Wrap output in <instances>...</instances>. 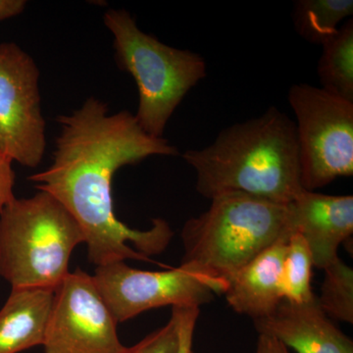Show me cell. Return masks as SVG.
<instances>
[{"mask_svg":"<svg viewBox=\"0 0 353 353\" xmlns=\"http://www.w3.org/2000/svg\"><path fill=\"white\" fill-rule=\"evenodd\" d=\"M190 353H196L194 352V350H192V352H190Z\"/></svg>","mask_w":353,"mask_h":353,"instance_id":"cell-23","label":"cell"},{"mask_svg":"<svg viewBox=\"0 0 353 353\" xmlns=\"http://www.w3.org/2000/svg\"><path fill=\"white\" fill-rule=\"evenodd\" d=\"M117 324L92 276L76 269L54 290L44 353H122Z\"/></svg>","mask_w":353,"mask_h":353,"instance_id":"cell-9","label":"cell"},{"mask_svg":"<svg viewBox=\"0 0 353 353\" xmlns=\"http://www.w3.org/2000/svg\"><path fill=\"white\" fill-rule=\"evenodd\" d=\"M318 303L331 319L353 323V270L339 257L324 269Z\"/></svg>","mask_w":353,"mask_h":353,"instance_id":"cell-17","label":"cell"},{"mask_svg":"<svg viewBox=\"0 0 353 353\" xmlns=\"http://www.w3.org/2000/svg\"><path fill=\"white\" fill-rule=\"evenodd\" d=\"M255 330L297 353H353V341L323 311L317 296L303 303L283 301L273 314L254 320Z\"/></svg>","mask_w":353,"mask_h":353,"instance_id":"cell-11","label":"cell"},{"mask_svg":"<svg viewBox=\"0 0 353 353\" xmlns=\"http://www.w3.org/2000/svg\"><path fill=\"white\" fill-rule=\"evenodd\" d=\"M54 290L12 289L0 310V353L43 345Z\"/></svg>","mask_w":353,"mask_h":353,"instance_id":"cell-13","label":"cell"},{"mask_svg":"<svg viewBox=\"0 0 353 353\" xmlns=\"http://www.w3.org/2000/svg\"><path fill=\"white\" fill-rule=\"evenodd\" d=\"M39 70L15 43H0V152L36 168L46 152Z\"/></svg>","mask_w":353,"mask_h":353,"instance_id":"cell-8","label":"cell"},{"mask_svg":"<svg viewBox=\"0 0 353 353\" xmlns=\"http://www.w3.org/2000/svg\"><path fill=\"white\" fill-rule=\"evenodd\" d=\"M61 127L53 161L29 176L41 192L54 196L73 215L85 234L88 259L95 266L126 260L150 261L166 250L174 236L161 218L139 231L121 222L114 211L116 172L150 157H176L164 138L146 134L129 111L109 114L108 104L90 97L80 108L57 118Z\"/></svg>","mask_w":353,"mask_h":353,"instance_id":"cell-1","label":"cell"},{"mask_svg":"<svg viewBox=\"0 0 353 353\" xmlns=\"http://www.w3.org/2000/svg\"><path fill=\"white\" fill-rule=\"evenodd\" d=\"M94 282L117 323L164 307H199L224 294L227 285L180 265L167 271H143L125 261L97 267Z\"/></svg>","mask_w":353,"mask_h":353,"instance_id":"cell-7","label":"cell"},{"mask_svg":"<svg viewBox=\"0 0 353 353\" xmlns=\"http://www.w3.org/2000/svg\"><path fill=\"white\" fill-rule=\"evenodd\" d=\"M12 164V159L0 152V213L9 202L15 199L13 192L15 172Z\"/></svg>","mask_w":353,"mask_h":353,"instance_id":"cell-20","label":"cell"},{"mask_svg":"<svg viewBox=\"0 0 353 353\" xmlns=\"http://www.w3.org/2000/svg\"><path fill=\"white\" fill-rule=\"evenodd\" d=\"M288 240L276 241L228 279L223 294L234 312L254 321L277 310L284 301L281 277Z\"/></svg>","mask_w":353,"mask_h":353,"instance_id":"cell-12","label":"cell"},{"mask_svg":"<svg viewBox=\"0 0 353 353\" xmlns=\"http://www.w3.org/2000/svg\"><path fill=\"white\" fill-rule=\"evenodd\" d=\"M25 0H0V21L10 19L25 10Z\"/></svg>","mask_w":353,"mask_h":353,"instance_id":"cell-22","label":"cell"},{"mask_svg":"<svg viewBox=\"0 0 353 353\" xmlns=\"http://www.w3.org/2000/svg\"><path fill=\"white\" fill-rule=\"evenodd\" d=\"M253 353H290V352L282 343L276 339L266 336V334H259L256 347Z\"/></svg>","mask_w":353,"mask_h":353,"instance_id":"cell-21","label":"cell"},{"mask_svg":"<svg viewBox=\"0 0 353 353\" xmlns=\"http://www.w3.org/2000/svg\"><path fill=\"white\" fill-rule=\"evenodd\" d=\"M296 117L301 183L315 192L340 176L353 175V102L308 83L290 88Z\"/></svg>","mask_w":353,"mask_h":353,"instance_id":"cell-6","label":"cell"},{"mask_svg":"<svg viewBox=\"0 0 353 353\" xmlns=\"http://www.w3.org/2000/svg\"><path fill=\"white\" fill-rule=\"evenodd\" d=\"M179 315L180 350L179 353H190L192 350L194 329L201 309L199 307H175Z\"/></svg>","mask_w":353,"mask_h":353,"instance_id":"cell-19","label":"cell"},{"mask_svg":"<svg viewBox=\"0 0 353 353\" xmlns=\"http://www.w3.org/2000/svg\"><path fill=\"white\" fill-rule=\"evenodd\" d=\"M290 206L294 231L307 243L314 266L324 270L339 259V248L352 236L353 196L303 190Z\"/></svg>","mask_w":353,"mask_h":353,"instance_id":"cell-10","label":"cell"},{"mask_svg":"<svg viewBox=\"0 0 353 353\" xmlns=\"http://www.w3.org/2000/svg\"><path fill=\"white\" fill-rule=\"evenodd\" d=\"M352 14V0H296L292 19L299 37L309 43L322 46Z\"/></svg>","mask_w":353,"mask_h":353,"instance_id":"cell-15","label":"cell"},{"mask_svg":"<svg viewBox=\"0 0 353 353\" xmlns=\"http://www.w3.org/2000/svg\"><path fill=\"white\" fill-rule=\"evenodd\" d=\"M321 46L317 65L321 88L353 102V19L345 21Z\"/></svg>","mask_w":353,"mask_h":353,"instance_id":"cell-14","label":"cell"},{"mask_svg":"<svg viewBox=\"0 0 353 353\" xmlns=\"http://www.w3.org/2000/svg\"><path fill=\"white\" fill-rule=\"evenodd\" d=\"M210 201L205 212L183 225L181 265L222 284L276 241L296 233L290 203L240 192Z\"/></svg>","mask_w":353,"mask_h":353,"instance_id":"cell-3","label":"cell"},{"mask_svg":"<svg viewBox=\"0 0 353 353\" xmlns=\"http://www.w3.org/2000/svg\"><path fill=\"white\" fill-rule=\"evenodd\" d=\"M313 267L312 253L307 243L301 234H292L285 245L281 277L285 301L303 303L314 299L311 285Z\"/></svg>","mask_w":353,"mask_h":353,"instance_id":"cell-16","label":"cell"},{"mask_svg":"<svg viewBox=\"0 0 353 353\" xmlns=\"http://www.w3.org/2000/svg\"><path fill=\"white\" fill-rule=\"evenodd\" d=\"M183 158L196 171L197 192L208 199L240 192L289 204L303 190L296 123L274 106Z\"/></svg>","mask_w":353,"mask_h":353,"instance_id":"cell-2","label":"cell"},{"mask_svg":"<svg viewBox=\"0 0 353 353\" xmlns=\"http://www.w3.org/2000/svg\"><path fill=\"white\" fill-rule=\"evenodd\" d=\"M103 21L114 38L118 66L131 74L138 87L134 116L139 126L150 136L163 138L167 123L185 95L208 76L205 60L143 32L124 9H110Z\"/></svg>","mask_w":353,"mask_h":353,"instance_id":"cell-5","label":"cell"},{"mask_svg":"<svg viewBox=\"0 0 353 353\" xmlns=\"http://www.w3.org/2000/svg\"><path fill=\"white\" fill-rule=\"evenodd\" d=\"M179 315L176 308L172 307L170 320L165 326L152 332L137 345L125 347L122 353H179Z\"/></svg>","mask_w":353,"mask_h":353,"instance_id":"cell-18","label":"cell"},{"mask_svg":"<svg viewBox=\"0 0 353 353\" xmlns=\"http://www.w3.org/2000/svg\"><path fill=\"white\" fill-rule=\"evenodd\" d=\"M85 243L73 215L46 192L14 199L0 213V277L12 289H57Z\"/></svg>","mask_w":353,"mask_h":353,"instance_id":"cell-4","label":"cell"}]
</instances>
